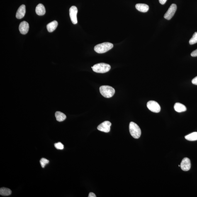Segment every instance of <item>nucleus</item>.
<instances>
[{
    "label": "nucleus",
    "instance_id": "nucleus-14",
    "mask_svg": "<svg viewBox=\"0 0 197 197\" xmlns=\"http://www.w3.org/2000/svg\"><path fill=\"white\" fill-rule=\"evenodd\" d=\"M174 109L178 113L186 111V108L184 105L179 103H176L174 105Z\"/></svg>",
    "mask_w": 197,
    "mask_h": 197
},
{
    "label": "nucleus",
    "instance_id": "nucleus-12",
    "mask_svg": "<svg viewBox=\"0 0 197 197\" xmlns=\"http://www.w3.org/2000/svg\"><path fill=\"white\" fill-rule=\"evenodd\" d=\"M135 8L138 11L143 13L147 12L149 9V7L147 4L138 3L136 5Z\"/></svg>",
    "mask_w": 197,
    "mask_h": 197
},
{
    "label": "nucleus",
    "instance_id": "nucleus-3",
    "mask_svg": "<svg viewBox=\"0 0 197 197\" xmlns=\"http://www.w3.org/2000/svg\"><path fill=\"white\" fill-rule=\"evenodd\" d=\"M94 72L98 73H105L108 72L111 69V66L109 64L100 63L95 64L92 67Z\"/></svg>",
    "mask_w": 197,
    "mask_h": 197
},
{
    "label": "nucleus",
    "instance_id": "nucleus-13",
    "mask_svg": "<svg viewBox=\"0 0 197 197\" xmlns=\"http://www.w3.org/2000/svg\"><path fill=\"white\" fill-rule=\"evenodd\" d=\"M35 12L38 16H43L46 13L45 7L42 4H39L35 8Z\"/></svg>",
    "mask_w": 197,
    "mask_h": 197
},
{
    "label": "nucleus",
    "instance_id": "nucleus-23",
    "mask_svg": "<svg viewBox=\"0 0 197 197\" xmlns=\"http://www.w3.org/2000/svg\"><path fill=\"white\" fill-rule=\"evenodd\" d=\"M192 82L193 84L197 85V76L193 78L192 81Z\"/></svg>",
    "mask_w": 197,
    "mask_h": 197
},
{
    "label": "nucleus",
    "instance_id": "nucleus-10",
    "mask_svg": "<svg viewBox=\"0 0 197 197\" xmlns=\"http://www.w3.org/2000/svg\"><path fill=\"white\" fill-rule=\"evenodd\" d=\"M29 23L26 21H23L20 23L19 29L22 34L23 35H26L28 33L29 30Z\"/></svg>",
    "mask_w": 197,
    "mask_h": 197
},
{
    "label": "nucleus",
    "instance_id": "nucleus-4",
    "mask_svg": "<svg viewBox=\"0 0 197 197\" xmlns=\"http://www.w3.org/2000/svg\"><path fill=\"white\" fill-rule=\"evenodd\" d=\"M129 128L130 135L134 138L138 139L140 137L141 132L140 127L137 124L134 122H131Z\"/></svg>",
    "mask_w": 197,
    "mask_h": 197
},
{
    "label": "nucleus",
    "instance_id": "nucleus-5",
    "mask_svg": "<svg viewBox=\"0 0 197 197\" xmlns=\"http://www.w3.org/2000/svg\"><path fill=\"white\" fill-rule=\"evenodd\" d=\"M147 108L150 111L155 113L160 111L161 107L159 103L155 101H149L147 103Z\"/></svg>",
    "mask_w": 197,
    "mask_h": 197
},
{
    "label": "nucleus",
    "instance_id": "nucleus-25",
    "mask_svg": "<svg viewBox=\"0 0 197 197\" xmlns=\"http://www.w3.org/2000/svg\"><path fill=\"white\" fill-rule=\"evenodd\" d=\"M159 2L161 3V5H164L167 1V0H159Z\"/></svg>",
    "mask_w": 197,
    "mask_h": 197
},
{
    "label": "nucleus",
    "instance_id": "nucleus-2",
    "mask_svg": "<svg viewBox=\"0 0 197 197\" xmlns=\"http://www.w3.org/2000/svg\"><path fill=\"white\" fill-rule=\"evenodd\" d=\"M102 95L106 98H110L114 95L115 90L113 88L108 86H102L99 88Z\"/></svg>",
    "mask_w": 197,
    "mask_h": 197
},
{
    "label": "nucleus",
    "instance_id": "nucleus-20",
    "mask_svg": "<svg viewBox=\"0 0 197 197\" xmlns=\"http://www.w3.org/2000/svg\"><path fill=\"white\" fill-rule=\"evenodd\" d=\"M40 163L41 165V167L42 168H44L47 164L49 163V161L45 158H42L41 159Z\"/></svg>",
    "mask_w": 197,
    "mask_h": 197
},
{
    "label": "nucleus",
    "instance_id": "nucleus-22",
    "mask_svg": "<svg viewBox=\"0 0 197 197\" xmlns=\"http://www.w3.org/2000/svg\"><path fill=\"white\" fill-rule=\"evenodd\" d=\"M191 56L192 57H197V49L191 53Z\"/></svg>",
    "mask_w": 197,
    "mask_h": 197
},
{
    "label": "nucleus",
    "instance_id": "nucleus-16",
    "mask_svg": "<svg viewBox=\"0 0 197 197\" xmlns=\"http://www.w3.org/2000/svg\"><path fill=\"white\" fill-rule=\"evenodd\" d=\"M55 117L57 121L62 122L65 120L66 118V116L64 113L60 111H57L55 113Z\"/></svg>",
    "mask_w": 197,
    "mask_h": 197
},
{
    "label": "nucleus",
    "instance_id": "nucleus-9",
    "mask_svg": "<svg viewBox=\"0 0 197 197\" xmlns=\"http://www.w3.org/2000/svg\"><path fill=\"white\" fill-rule=\"evenodd\" d=\"M180 167L183 171H189L191 167V161L187 157L183 159L181 163Z\"/></svg>",
    "mask_w": 197,
    "mask_h": 197
},
{
    "label": "nucleus",
    "instance_id": "nucleus-8",
    "mask_svg": "<svg viewBox=\"0 0 197 197\" xmlns=\"http://www.w3.org/2000/svg\"><path fill=\"white\" fill-rule=\"evenodd\" d=\"M111 125V122L108 121L103 122L98 125L97 129L100 131L105 132H108L110 131V127Z\"/></svg>",
    "mask_w": 197,
    "mask_h": 197
},
{
    "label": "nucleus",
    "instance_id": "nucleus-21",
    "mask_svg": "<svg viewBox=\"0 0 197 197\" xmlns=\"http://www.w3.org/2000/svg\"><path fill=\"white\" fill-rule=\"evenodd\" d=\"M55 147L57 149L59 150H62L64 149V145L62 143L59 142L55 144Z\"/></svg>",
    "mask_w": 197,
    "mask_h": 197
},
{
    "label": "nucleus",
    "instance_id": "nucleus-7",
    "mask_svg": "<svg viewBox=\"0 0 197 197\" xmlns=\"http://www.w3.org/2000/svg\"><path fill=\"white\" fill-rule=\"evenodd\" d=\"M78 12L77 8L75 6H72L69 9V16L71 20L74 24L77 23V14Z\"/></svg>",
    "mask_w": 197,
    "mask_h": 197
},
{
    "label": "nucleus",
    "instance_id": "nucleus-18",
    "mask_svg": "<svg viewBox=\"0 0 197 197\" xmlns=\"http://www.w3.org/2000/svg\"><path fill=\"white\" fill-rule=\"evenodd\" d=\"M12 192L8 188L3 187L0 189V195L3 196H9L11 194Z\"/></svg>",
    "mask_w": 197,
    "mask_h": 197
},
{
    "label": "nucleus",
    "instance_id": "nucleus-1",
    "mask_svg": "<svg viewBox=\"0 0 197 197\" xmlns=\"http://www.w3.org/2000/svg\"><path fill=\"white\" fill-rule=\"evenodd\" d=\"M113 44L106 42L96 45L94 47V50L98 53H103L109 51L113 47Z\"/></svg>",
    "mask_w": 197,
    "mask_h": 197
},
{
    "label": "nucleus",
    "instance_id": "nucleus-19",
    "mask_svg": "<svg viewBox=\"0 0 197 197\" xmlns=\"http://www.w3.org/2000/svg\"><path fill=\"white\" fill-rule=\"evenodd\" d=\"M197 42V32H195L193 34L192 37L190 39L189 41V43L190 45H193L196 44Z\"/></svg>",
    "mask_w": 197,
    "mask_h": 197
},
{
    "label": "nucleus",
    "instance_id": "nucleus-17",
    "mask_svg": "<svg viewBox=\"0 0 197 197\" xmlns=\"http://www.w3.org/2000/svg\"><path fill=\"white\" fill-rule=\"evenodd\" d=\"M185 139L187 140L191 141H195L197 140V132H193L192 133L189 134L185 137Z\"/></svg>",
    "mask_w": 197,
    "mask_h": 197
},
{
    "label": "nucleus",
    "instance_id": "nucleus-24",
    "mask_svg": "<svg viewBox=\"0 0 197 197\" xmlns=\"http://www.w3.org/2000/svg\"><path fill=\"white\" fill-rule=\"evenodd\" d=\"M88 197H96V195L93 192H90L88 195Z\"/></svg>",
    "mask_w": 197,
    "mask_h": 197
},
{
    "label": "nucleus",
    "instance_id": "nucleus-15",
    "mask_svg": "<svg viewBox=\"0 0 197 197\" xmlns=\"http://www.w3.org/2000/svg\"><path fill=\"white\" fill-rule=\"evenodd\" d=\"M58 25V23L57 21H54L51 22L47 25V30L49 32H52L55 31L57 28Z\"/></svg>",
    "mask_w": 197,
    "mask_h": 197
},
{
    "label": "nucleus",
    "instance_id": "nucleus-11",
    "mask_svg": "<svg viewBox=\"0 0 197 197\" xmlns=\"http://www.w3.org/2000/svg\"><path fill=\"white\" fill-rule=\"evenodd\" d=\"M26 13V7L23 5L18 8L16 13V17L18 19H21L25 16Z\"/></svg>",
    "mask_w": 197,
    "mask_h": 197
},
{
    "label": "nucleus",
    "instance_id": "nucleus-6",
    "mask_svg": "<svg viewBox=\"0 0 197 197\" xmlns=\"http://www.w3.org/2000/svg\"><path fill=\"white\" fill-rule=\"evenodd\" d=\"M176 10V5L174 4L171 5L167 11L164 15V18L166 20H170L174 16Z\"/></svg>",
    "mask_w": 197,
    "mask_h": 197
}]
</instances>
